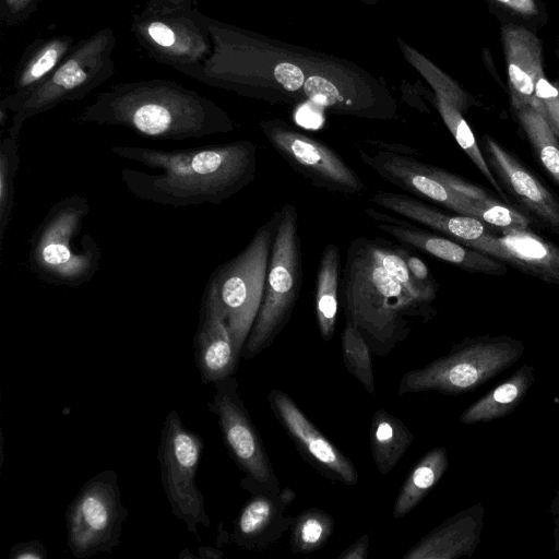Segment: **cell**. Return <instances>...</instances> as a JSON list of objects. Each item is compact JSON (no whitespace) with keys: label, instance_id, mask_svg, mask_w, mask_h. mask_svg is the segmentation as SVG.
Wrapping results in <instances>:
<instances>
[{"label":"cell","instance_id":"obj_34","mask_svg":"<svg viewBox=\"0 0 559 559\" xmlns=\"http://www.w3.org/2000/svg\"><path fill=\"white\" fill-rule=\"evenodd\" d=\"M61 53L62 48L60 44L46 47L27 68L21 81L22 85H29L49 72L57 63Z\"/></svg>","mask_w":559,"mask_h":559},{"label":"cell","instance_id":"obj_27","mask_svg":"<svg viewBox=\"0 0 559 559\" xmlns=\"http://www.w3.org/2000/svg\"><path fill=\"white\" fill-rule=\"evenodd\" d=\"M335 527L333 516L324 510L309 508L299 513L290 526L289 546L294 555L311 554L324 547Z\"/></svg>","mask_w":559,"mask_h":559},{"label":"cell","instance_id":"obj_31","mask_svg":"<svg viewBox=\"0 0 559 559\" xmlns=\"http://www.w3.org/2000/svg\"><path fill=\"white\" fill-rule=\"evenodd\" d=\"M302 88L308 99L322 108L336 110L341 103L337 85L326 78L311 75L306 79Z\"/></svg>","mask_w":559,"mask_h":559},{"label":"cell","instance_id":"obj_14","mask_svg":"<svg viewBox=\"0 0 559 559\" xmlns=\"http://www.w3.org/2000/svg\"><path fill=\"white\" fill-rule=\"evenodd\" d=\"M365 212L378 229L403 246L423 251L469 273L501 276L508 272L504 262L450 237L431 233L374 207H367Z\"/></svg>","mask_w":559,"mask_h":559},{"label":"cell","instance_id":"obj_21","mask_svg":"<svg viewBox=\"0 0 559 559\" xmlns=\"http://www.w3.org/2000/svg\"><path fill=\"white\" fill-rule=\"evenodd\" d=\"M534 380V367L530 364L522 365L506 381L463 411L459 421L473 425L508 416L522 403Z\"/></svg>","mask_w":559,"mask_h":559},{"label":"cell","instance_id":"obj_42","mask_svg":"<svg viewBox=\"0 0 559 559\" xmlns=\"http://www.w3.org/2000/svg\"><path fill=\"white\" fill-rule=\"evenodd\" d=\"M513 8L523 12H532L534 4L532 0H512L510 3Z\"/></svg>","mask_w":559,"mask_h":559},{"label":"cell","instance_id":"obj_7","mask_svg":"<svg viewBox=\"0 0 559 559\" xmlns=\"http://www.w3.org/2000/svg\"><path fill=\"white\" fill-rule=\"evenodd\" d=\"M281 212L262 302L241 353L245 359H251L266 349L283 331L293 316L302 285L297 209L287 203L281 207Z\"/></svg>","mask_w":559,"mask_h":559},{"label":"cell","instance_id":"obj_38","mask_svg":"<svg viewBox=\"0 0 559 559\" xmlns=\"http://www.w3.org/2000/svg\"><path fill=\"white\" fill-rule=\"evenodd\" d=\"M369 549V537L367 534L359 537L355 543L344 549L337 559H366Z\"/></svg>","mask_w":559,"mask_h":559},{"label":"cell","instance_id":"obj_3","mask_svg":"<svg viewBox=\"0 0 559 559\" xmlns=\"http://www.w3.org/2000/svg\"><path fill=\"white\" fill-rule=\"evenodd\" d=\"M81 122L126 127L154 140L183 141L233 130L212 104L180 93H134L103 98L86 109Z\"/></svg>","mask_w":559,"mask_h":559},{"label":"cell","instance_id":"obj_28","mask_svg":"<svg viewBox=\"0 0 559 559\" xmlns=\"http://www.w3.org/2000/svg\"><path fill=\"white\" fill-rule=\"evenodd\" d=\"M436 106L442 120L461 148L466 153L492 188L502 197L503 200L508 201V194L491 173L473 131L463 118V112L440 96L436 97Z\"/></svg>","mask_w":559,"mask_h":559},{"label":"cell","instance_id":"obj_13","mask_svg":"<svg viewBox=\"0 0 559 559\" xmlns=\"http://www.w3.org/2000/svg\"><path fill=\"white\" fill-rule=\"evenodd\" d=\"M267 401L277 421L312 467L332 481L347 486L357 484L358 472L353 462L311 423L287 393L273 389Z\"/></svg>","mask_w":559,"mask_h":559},{"label":"cell","instance_id":"obj_20","mask_svg":"<svg viewBox=\"0 0 559 559\" xmlns=\"http://www.w3.org/2000/svg\"><path fill=\"white\" fill-rule=\"evenodd\" d=\"M371 202L411 222L424 225L463 245L483 238L489 230L486 225L471 216L449 214L416 197L380 191Z\"/></svg>","mask_w":559,"mask_h":559},{"label":"cell","instance_id":"obj_41","mask_svg":"<svg viewBox=\"0 0 559 559\" xmlns=\"http://www.w3.org/2000/svg\"><path fill=\"white\" fill-rule=\"evenodd\" d=\"M198 551H199V557H201V558L219 559L223 557L222 550L215 549L212 547H200Z\"/></svg>","mask_w":559,"mask_h":559},{"label":"cell","instance_id":"obj_43","mask_svg":"<svg viewBox=\"0 0 559 559\" xmlns=\"http://www.w3.org/2000/svg\"><path fill=\"white\" fill-rule=\"evenodd\" d=\"M500 2H503V3H511L512 0H498Z\"/></svg>","mask_w":559,"mask_h":559},{"label":"cell","instance_id":"obj_29","mask_svg":"<svg viewBox=\"0 0 559 559\" xmlns=\"http://www.w3.org/2000/svg\"><path fill=\"white\" fill-rule=\"evenodd\" d=\"M342 355L346 370L355 377L366 391L374 395V377L371 349L366 338L352 322L346 321L341 335Z\"/></svg>","mask_w":559,"mask_h":559},{"label":"cell","instance_id":"obj_35","mask_svg":"<svg viewBox=\"0 0 559 559\" xmlns=\"http://www.w3.org/2000/svg\"><path fill=\"white\" fill-rule=\"evenodd\" d=\"M274 78L287 92H295L305 84L302 70L294 63L281 62L274 69Z\"/></svg>","mask_w":559,"mask_h":559},{"label":"cell","instance_id":"obj_6","mask_svg":"<svg viewBox=\"0 0 559 559\" xmlns=\"http://www.w3.org/2000/svg\"><path fill=\"white\" fill-rule=\"evenodd\" d=\"M281 215V209L275 211L236 257L212 272L205 285L225 317L239 359L262 302L270 253Z\"/></svg>","mask_w":559,"mask_h":559},{"label":"cell","instance_id":"obj_37","mask_svg":"<svg viewBox=\"0 0 559 559\" xmlns=\"http://www.w3.org/2000/svg\"><path fill=\"white\" fill-rule=\"evenodd\" d=\"M147 32L150 37L159 46L168 47L175 43V33L173 29L160 22L150 24Z\"/></svg>","mask_w":559,"mask_h":559},{"label":"cell","instance_id":"obj_2","mask_svg":"<svg viewBox=\"0 0 559 559\" xmlns=\"http://www.w3.org/2000/svg\"><path fill=\"white\" fill-rule=\"evenodd\" d=\"M346 321L358 328L370 349L388 356L437 309L406 289L373 257L367 237L350 241L341 281Z\"/></svg>","mask_w":559,"mask_h":559},{"label":"cell","instance_id":"obj_24","mask_svg":"<svg viewBox=\"0 0 559 559\" xmlns=\"http://www.w3.org/2000/svg\"><path fill=\"white\" fill-rule=\"evenodd\" d=\"M341 253L338 247L329 243L322 251L316 282V316L320 335L324 342L332 338L338 310Z\"/></svg>","mask_w":559,"mask_h":559},{"label":"cell","instance_id":"obj_17","mask_svg":"<svg viewBox=\"0 0 559 559\" xmlns=\"http://www.w3.org/2000/svg\"><path fill=\"white\" fill-rule=\"evenodd\" d=\"M296 492L289 487L277 493H252L234 521L230 540L247 550L263 551L290 530L293 516L286 514Z\"/></svg>","mask_w":559,"mask_h":559},{"label":"cell","instance_id":"obj_33","mask_svg":"<svg viewBox=\"0 0 559 559\" xmlns=\"http://www.w3.org/2000/svg\"><path fill=\"white\" fill-rule=\"evenodd\" d=\"M403 259L406 262L408 271L413 278L430 295L437 297L438 283L431 274L428 265L412 250L400 246Z\"/></svg>","mask_w":559,"mask_h":559},{"label":"cell","instance_id":"obj_11","mask_svg":"<svg viewBox=\"0 0 559 559\" xmlns=\"http://www.w3.org/2000/svg\"><path fill=\"white\" fill-rule=\"evenodd\" d=\"M261 129L277 154L314 187L343 194L366 190L356 171L324 142L281 120L263 121Z\"/></svg>","mask_w":559,"mask_h":559},{"label":"cell","instance_id":"obj_4","mask_svg":"<svg viewBox=\"0 0 559 559\" xmlns=\"http://www.w3.org/2000/svg\"><path fill=\"white\" fill-rule=\"evenodd\" d=\"M84 195L55 202L29 238L28 265L43 283L78 288L98 272L102 251L90 234H81L90 212Z\"/></svg>","mask_w":559,"mask_h":559},{"label":"cell","instance_id":"obj_26","mask_svg":"<svg viewBox=\"0 0 559 559\" xmlns=\"http://www.w3.org/2000/svg\"><path fill=\"white\" fill-rule=\"evenodd\" d=\"M23 121L14 118L0 142V245L10 225L14 205V179L20 166L19 135Z\"/></svg>","mask_w":559,"mask_h":559},{"label":"cell","instance_id":"obj_1","mask_svg":"<svg viewBox=\"0 0 559 559\" xmlns=\"http://www.w3.org/2000/svg\"><path fill=\"white\" fill-rule=\"evenodd\" d=\"M111 152L155 170L121 169V181L132 195L171 207L221 204L257 175V146L249 140L171 151L114 145Z\"/></svg>","mask_w":559,"mask_h":559},{"label":"cell","instance_id":"obj_8","mask_svg":"<svg viewBox=\"0 0 559 559\" xmlns=\"http://www.w3.org/2000/svg\"><path fill=\"white\" fill-rule=\"evenodd\" d=\"M127 516L116 472L98 473L84 483L67 507L69 550L78 559L112 552L121 542Z\"/></svg>","mask_w":559,"mask_h":559},{"label":"cell","instance_id":"obj_32","mask_svg":"<svg viewBox=\"0 0 559 559\" xmlns=\"http://www.w3.org/2000/svg\"><path fill=\"white\" fill-rule=\"evenodd\" d=\"M429 174L455 192L477 201L489 202L496 200L488 195L480 187L447 170L428 165Z\"/></svg>","mask_w":559,"mask_h":559},{"label":"cell","instance_id":"obj_9","mask_svg":"<svg viewBox=\"0 0 559 559\" xmlns=\"http://www.w3.org/2000/svg\"><path fill=\"white\" fill-rule=\"evenodd\" d=\"M203 449L202 437L189 430L178 412L171 409L163 424L157 453L162 484L173 515L183 521L194 535L198 525L205 528L211 525L204 497L195 484Z\"/></svg>","mask_w":559,"mask_h":559},{"label":"cell","instance_id":"obj_19","mask_svg":"<svg viewBox=\"0 0 559 559\" xmlns=\"http://www.w3.org/2000/svg\"><path fill=\"white\" fill-rule=\"evenodd\" d=\"M485 508L475 503L448 518L407 550L403 559H457L471 557L478 547Z\"/></svg>","mask_w":559,"mask_h":559},{"label":"cell","instance_id":"obj_22","mask_svg":"<svg viewBox=\"0 0 559 559\" xmlns=\"http://www.w3.org/2000/svg\"><path fill=\"white\" fill-rule=\"evenodd\" d=\"M369 438L373 463L382 475L396 466L414 441V435L403 421L384 409L374 412Z\"/></svg>","mask_w":559,"mask_h":559},{"label":"cell","instance_id":"obj_44","mask_svg":"<svg viewBox=\"0 0 559 559\" xmlns=\"http://www.w3.org/2000/svg\"><path fill=\"white\" fill-rule=\"evenodd\" d=\"M362 1L368 2V3H373V2H376L377 0H362Z\"/></svg>","mask_w":559,"mask_h":559},{"label":"cell","instance_id":"obj_30","mask_svg":"<svg viewBox=\"0 0 559 559\" xmlns=\"http://www.w3.org/2000/svg\"><path fill=\"white\" fill-rule=\"evenodd\" d=\"M476 218L498 230L509 228H527L531 218L498 200L483 202L475 200Z\"/></svg>","mask_w":559,"mask_h":559},{"label":"cell","instance_id":"obj_18","mask_svg":"<svg viewBox=\"0 0 559 559\" xmlns=\"http://www.w3.org/2000/svg\"><path fill=\"white\" fill-rule=\"evenodd\" d=\"M194 361L204 384L235 374L237 357L225 317L211 289L204 287L193 340Z\"/></svg>","mask_w":559,"mask_h":559},{"label":"cell","instance_id":"obj_39","mask_svg":"<svg viewBox=\"0 0 559 559\" xmlns=\"http://www.w3.org/2000/svg\"><path fill=\"white\" fill-rule=\"evenodd\" d=\"M549 511H550V515H551L552 524H554V528H552L554 540H555L554 550L559 557V485H558V487L554 493V497L550 501Z\"/></svg>","mask_w":559,"mask_h":559},{"label":"cell","instance_id":"obj_5","mask_svg":"<svg viewBox=\"0 0 559 559\" xmlns=\"http://www.w3.org/2000/svg\"><path fill=\"white\" fill-rule=\"evenodd\" d=\"M524 352V343L508 335L466 337L454 344L449 354L404 373L397 394L472 392L514 365Z\"/></svg>","mask_w":559,"mask_h":559},{"label":"cell","instance_id":"obj_25","mask_svg":"<svg viewBox=\"0 0 559 559\" xmlns=\"http://www.w3.org/2000/svg\"><path fill=\"white\" fill-rule=\"evenodd\" d=\"M518 110V118L539 164L559 186V140L545 117L531 106Z\"/></svg>","mask_w":559,"mask_h":559},{"label":"cell","instance_id":"obj_23","mask_svg":"<svg viewBox=\"0 0 559 559\" xmlns=\"http://www.w3.org/2000/svg\"><path fill=\"white\" fill-rule=\"evenodd\" d=\"M449 467L445 448L429 450L412 468L404 480L393 507V518L407 515L439 483Z\"/></svg>","mask_w":559,"mask_h":559},{"label":"cell","instance_id":"obj_12","mask_svg":"<svg viewBox=\"0 0 559 559\" xmlns=\"http://www.w3.org/2000/svg\"><path fill=\"white\" fill-rule=\"evenodd\" d=\"M361 162L388 182L418 199L440 204L453 212L476 218L475 200L468 199L433 178L428 164L411 155L408 148L378 141L357 145ZM477 219V218H476Z\"/></svg>","mask_w":559,"mask_h":559},{"label":"cell","instance_id":"obj_40","mask_svg":"<svg viewBox=\"0 0 559 559\" xmlns=\"http://www.w3.org/2000/svg\"><path fill=\"white\" fill-rule=\"evenodd\" d=\"M558 95L559 91L554 85H551L546 79L539 78L535 82V96L540 103L544 99L556 97Z\"/></svg>","mask_w":559,"mask_h":559},{"label":"cell","instance_id":"obj_16","mask_svg":"<svg viewBox=\"0 0 559 559\" xmlns=\"http://www.w3.org/2000/svg\"><path fill=\"white\" fill-rule=\"evenodd\" d=\"M487 233L465 246L483 251L539 280L559 285V247L527 228Z\"/></svg>","mask_w":559,"mask_h":559},{"label":"cell","instance_id":"obj_15","mask_svg":"<svg viewBox=\"0 0 559 559\" xmlns=\"http://www.w3.org/2000/svg\"><path fill=\"white\" fill-rule=\"evenodd\" d=\"M483 143L486 162L507 194L537 223L559 234V199L496 139L485 135Z\"/></svg>","mask_w":559,"mask_h":559},{"label":"cell","instance_id":"obj_10","mask_svg":"<svg viewBox=\"0 0 559 559\" xmlns=\"http://www.w3.org/2000/svg\"><path fill=\"white\" fill-rule=\"evenodd\" d=\"M213 386L215 393L207 406L217 418L230 457L245 474L241 487L250 495L280 492L282 488L278 478L239 395L237 379L230 376Z\"/></svg>","mask_w":559,"mask_h":559},{"label":"cell","instance_id":"obj_36","mask_svg":"<svg viewBox=\"0 0 559 559\" xmlns=\"http://www.w3.org/2000/svg\"><path fill=\"white\" fill-rule=\"evenodd\" d=\"M47 556V549L39 540L16 543L9 552L10 559H46Z\"/></svg>","mask_w":559,"mask_h":559}]
</instances>
